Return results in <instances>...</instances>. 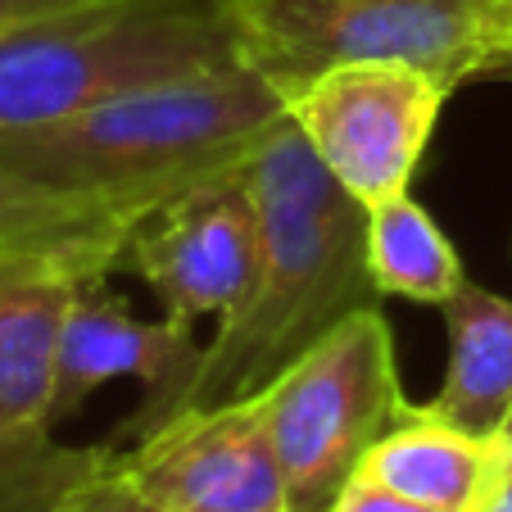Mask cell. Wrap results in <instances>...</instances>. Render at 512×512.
I'll return each mask as SVG.
<instances>
[{
    "instance_id": "8992f818",
    "label": "cell",
    "mask_w": 512,
    "mask_h": 512,
    "mask_svg": "<svg viewBox=\"0 0 512 512\" xmlns=\"http://www.w3.org/2000/svg\"><path fill=\"white\" fill-rule=\"evenodd\" d=\"M449 87L413 64H345L286 100L318 164L363 209L404 195L422 164Z\"/></svg>"
},
{
    "instance_id": "9a60e30c",
    "label": "cell",
    "mask_w": 512,
    "mask_h": 512,
    "mask_svg": "<svg viewBox=\"0 0 512 512\" xmlns=\"http://www.w3.org/2000/svg\"><path fill=\"white\" fill-rule=\"evenodd\" d=\"M118 463L109 440L64 445L46 426L0 417V512H55L68 494Z\"/></svg>"
},
{
    "instance_id": "7c38bea8",
    "label": "cell",
    "mask_w": 512,
    "mask_h": 512,
    "mask_svg": "<svg viewBox=\"0 0 512 512\" xmlns=\"http://www.w3.org/2000/svg\"><path fill=\"white\" fill-rule=\"evenodd\" d=\"M136 227V218L109 204L59 195L0 164V254H55L109 281Z\"/></svg>"
},
{
    "instance_id": "7a4b0ae2",
    "label": "cell",
    "mask_w": 512,
    "mask_h": 512,
    "mask_svg": "<svg viewBox=\"0 0 512 512\" xmlns=\"http://www.w3.org/2000/svg\"><path fill=\"white\" fill-rule=\"evenodd\" d=\"M281 118L286 100L236 64L127 91L46 127L0 132V164L145 223L182 191L241 168Z\"/></svg>"
},
{
    "instance_id": "2e32d148",
    "label": "cell",
    "mask_w": 512,
    "mask_h": 512,
    "mask_svg": "<svg viewBox=\"0 0 512 512\" xmlns=\"http://www.w3.org/2000/svg\"><path fill=\"white\" fill-rule=\"evenodd\" d=\"M55 512H159V508L145 499V494L123 476V467L114 463L100 476H91L87 485H78Z\"/></svg>"
},
{
    "instance_id": "6da1fadb",
    "label": "cell",
    "mask_w": 512,
    "mask_h": 512,
    "mask_svg": "<svg viewBox=\"0 0 512 512\" xmlns=\"http://www.w3.org/2000/svg\"><path fill=\"white\" fill-rule=\"evenodd\" d=\"M245 177L263 218L259 277L241 313L218 322V336L204 345L177 413L263 395L290 363L377 300L368 209L318 164L290 114L245 159Z\"/></svg>"
},
{
    "instance_id": "e0dca14e",
    "label": "cell",
    "mask_w": 512,
    "mask_h": 512,
    "mask_svg": "<svg viewBox=\"0 0 512 512\" xmlns=\"http://www.w3.org/2000/svg\"><path fill=\"white\" fill-rule=\"evenodd\" d=\"M331 512H445V508H431V503H417V499H408V494H395L377 481L354 476V485L340 494V503Z\"/></svg>"
},
{
    "instance_id": "ba28073f",
    "label": "cell",
    "mask_w": 512,
    "mask_h": 512,
    "mask_svg": "<svg viewBox=\"0 0 512 512\" xmlns=\"http://www.w3.org/2000/svg\"><path fill=\"white\" fill-rule=\"evenodd\" d=\"M123 476L159 512H286L263 399L186 408L118 449Z\"/></svg>"
},
{
    "instance_id": "3957f363",
    "label": "cell",
    "mask_w": 512,
    "mask_h": 512,
    "mask_svg": "<svg viewBox=\"0 0 512 512\" xmlns=\"http://www.w3.org/2000/svg\"><path fill=\"white\" fill-rule=\"evenodd\" d=\"M236 64L232 0H78L0 28V132Z\"/></svg>"
},
{
    "instance_id": "d6986e66",
    "label": "cell",
    "mask_w": 512,
    "mask_h": 512,
    "mask_svg": "<svg viewBox=\"0 0 512 512\" xmlns=\"http://www.w3.org/2000/svg\"><path fill=\"white\" fill-rule=\"evenodd\" d=\"M64 5H78V0H0V28H14V23H23V19L64 10Z\"/></svg>"
},
{
    "instance_id": "8fae6325",
    "label": "cell",
    "mask_w": 512,
    "mask_h": 512,
    "mask_svg": "<svg viewBox=\"0 0 512 512\" xmlns=\"http://www.w3.org/2000/svg\"><path fill=\"white\" fill-rule=\"evenodd\" d=\"M440 313L449 331V368L426 408L476 440H503L512 417V300L463 281Z\"/></svg>"
},
{
    "instance_id": "5bb4252c",
    "label": "cell",
    "mask_w": 512,
    "mask_h": 512,
    "mask_svg": "<svg viewBox=\"0 0 512 512\" xmlns=\"http://www.w3.org/2000/svg\"><path fill=\"white\" fill-rule=\"evenodd\" d=\"M368 272L377 295L435 304V309L467 281L445 227L408 191L368 209Z\"/></svg>"
},
{
    "instance_id": "9c48e42d",
    "label": "cell",
    "mask_w": 512,
    "mask_h": 512,
    "mask_svg": "<svg viewBox=\"0 0 512 512\" xmlns=\"http://www.w3.org/2000/svg\"><path fill=\"white\" fill-rule=\"evenodd\" d=\"M204 358V345L195 340V327L164 318H136L127 309L123 295L91 281L73 300L59 336V358H55V390H50V431L68 417H78L87 399L109 381H141V404L132 408L123 426L109 435V445L118 440H141L155 426H164L177 413V399L191 386L195 368Z\"/></svg>"
},
{
    "instance_id": "5b68a950",
    "label": "cell",
    "mask_w": 512,
    "mask_h": 512,
    "mask_svg": "<svg viewBox=\"0 0 512 512\" xmlns=\"http://www.w3.org/2000/svg\"><path fill=\"white\" fill-rule=\"evenodd\" d=\"M259 399L286 481V512H331L408 408L390 322L377 304L358 309Z\"/></svg>"
},
{
    "instance_id": "30bf717a",
    "label": "cell",
    "mask_w": 512,
    "mask_h": 512,
    "mask_svg": "<svg viewBox=\"0 0 512 512\" xmlns=\"http://www.w3.org/2000/svg\"><path fill=\"white\" fill-rule=\"evenodd\" d=\"M105 281L55 254H0V417L50 431L59 336L82 286Z\"/></svg>"
},
{
    "instance_id": "44dd1931",
    "label": "cell",
    "mask_w": 512,
    "mask_h": 512,
    "mask_svg": "<svg viewBox=\"0 0 512 512\" xmlns=\"http://www.w3.org/2000/svg\"><path fill=\"white\" fill-rule=\"evenodd\" d=\"M503 440H512V417H508V426H503Z\"/></svg>"
},
{
    "instance_id": "4fadbf2b",
    "label": "cell",
    "mask_w": 512,
    "mask_h": 512,
    "mask_svg": "<svg viewBox=\"0 0 512 512\" xmlns=\"http://www.w3.org/2000/svg\"><path fill=\"white\" fill-rule=\"evenodd\" d=\"M494 445L499 440H476V435L440 422L426 404H408L372 445L358 476L395 494H408L417 503H431V508L467 512L494 463Z\"/></svg>"
},
{
    "instance_id": "ac0fdd59",
    "label": "cell",
    "mask_w": 512,
    "mask_h": 512,
    "mask_svg": "<svg viewBox=\"0 0 512 512\" xmlns=\"http://www.w3.org/2000/svg\"><path fill=\"white\" fill-rule=\"evenodd\" d=\"M467 512H512V440L494 445V463Z\"/></svg>"
},
{
    "instance_id": "52a82bcc",
    "label": "cell",
    "mask_w": 512,
    "mask_h": 512,
    "mask_svg": "<svg viewBox=\"0 0 512 512\" xmlns=\"http://www.w3.org/2000/svg\"><path fill=\"white\" fill-rule=\"evenodd\" d=\"M263 263V218L245 164L182 191L132 232L123 268L159 295L164 318L227 322L250 300Z\"/></svg>"
},
{
    "instance_id": "ffe728a7",
    "label": "cell",
    "mask_w": 512,
    "mask_h": 512,
    "mask_svg": "<svg viewBox=\"0 0 512 512\" xmlns=\"http://www.w3.org/2000/svg\"><path fill=\"white\" fill-rule=\"evenodd\" d=\"M476 78H494V82H512V41L508 46H499L490 59L481 64V73Z\"/></svg>"
},
{
    "instance_id": "277c9868",
    "label": "cell",
    "mask_w": 512,
    "mask_h": 512,
    "mask_svg": "<svg viewBox=\"0 0 512 512\" xmlns=\"http://www.w3.org/2000/svg\"><path fill=\"white\" fill-rule=\"evenodd\" d=\"M232 19L281 100L345 64H413L454 91L512 41V0H232Z\"/></svg>"
}]
</instances>
